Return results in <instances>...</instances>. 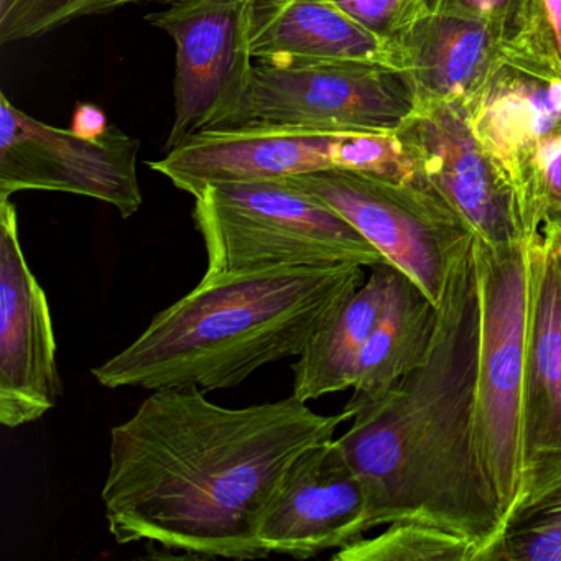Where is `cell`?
<instances>
[{
    "mask_svg": "<svg viewBox=\"0 0 561 561\" xmlns=\"http://www.w3.org/2000/svg\"><path fill=\"white\" fill-rule=\"evenodd\" d=\"M481 561H561V476L525 492Z\"/></svg>",
    "mask_w": 561,
    "mask_h": 561,
    "instance_id": "ffe728a7",
    "label": "cell"
},
{
    "mask_svg": "<svg viewBox=\"0 0 561 561\" xmlns=\"http://www.w3.org/2000/svg\"><path fill=\"white\" fill-rule=\"evenodd\" d=\"M139 147L114 124L100 139L48 126L0 93V202L34 190L71 193L100 199L130 218L144 203Z\"/></svg>",
    "mask_w": 561,
    "mask_h": 561,
    "instance_id": "ba28073f",
    "label": "cell"
},
{
    "mask_svg": "<svg viewBox=\"0 0 561 561\" xmlns=\"http://www.w3.org/2000/svg\"><path fill=\"white\" fill-rule=\"evenodd\" d=\"M146 21L176 48L175 116L163 152L229 113L251 70L245 0H173Z\"/></svg>",
    "mask_w": 561,
    "mask_h": 561,
    "instance_id": "9c48e42d",
    "label": "cell"
},
{
    "mask_svg": "<svg viewBox=\"0 0 561 561\" xmlns=\"http://www.w3.org/2000/svg\"><path fill=\"white\" fill-rule=\"evenodd\" d=\"M379 37L390 41L428 14L432 0H331Z\"/></svg>",
    "mask_w": 561,
    "mask_h": 561,
    "instance_id": "484cf974",
    "label": "cell"
},
{
    "mask_svg": "<svg viewBox=\"0 0 561 561\" xmlns=\"http://www.w3.org/2000/svg\"><path fill=\"white\" fill-rule=\"evenodd\" d=\"M389 264L370 267L363 285L318 328L294 364V396L304 402L353 389L364 346L386 297Z\"/></svg>",
    "mask_w": 561,
    "mask_h": 561,
    "instance_id": "d6986e66",
    "label": "cell"
},
{
    "mask_svg": "<svg viewBox=\"0 0 561 561\" xmlns=\"http://www.w3.org/2000/svg\"><path fill=\"white\" fill-rule=\"evenodd\" d=\"M545 225L557 226V228L561 229V208L554 209L553 213H550Z\"/></svg>",
    "mask_w": 561,
    "mask_h": 561,
    "instance_id": "f546056e",
    "label": "cell"
},
{
    "mask_svg": "<svg viewBox=\"0 0 561 561\" xmlns=\"http://www.w3.org/2000/svg\"><path fill=\"white\" fill-rule=\"evenodd\" d=\"M350 420L291 396L226 409L198 387L152 390L111 430L103 488L117 543L150 541L199 558L259 560V528L295 459Z\"/></svg>",
    "mask_w": 561,
    "mask_h": 561,
    "instance_id": "6da1fadb",
    "label": "cell"
},
{
    "mask_svg": "<svg viewBox=\"0 0 561 561\" xmlns=\"http://www.w3.org/2000/svg\"><path fill=\"white\" fill-rule=\"evenodd\" d=\"M64 383L50 305L19 239L18 208L0 202V423L19 428L57 405Z\"/></svg>",
    "mask_w": 561,
    "mask_h": 561,
    "instance_id": "8fae6325",
    "label": "cell"
},
{
    "mask_svg": "<svg viewBox=\"0 0 561 561\" xmlns=\"http://www.w3.org/2000/svg\"><path fill=\"white\" fill-rule=\"evenodd\" d=\"M530 259L520 499L561 476V261L543 231L530 241Z\"/></svg>",
    "mask_w": 561,
    "mask_h": 561,
    "instance_id": "5bb4252c",
    "label": "cell"
},
{
    "mask_svg": "<svg viewBox=\"0 0 561 561\" xmlns=\"http://www.w3.org/2000/svg\"><path fill=\"white\" fill-rule=\"evenodd\" d=\"M423 182L489 249L530 242L507 173L479 146L462 101L423 107L399 130Z\"/></svg>",
    "mask_w": 561,
    "mask_h": 561,
    "instance_id": "30bf717a",
    "label": "cell"
},
{
    "mask_svg": "<svg viewBox=\"0 0 561 561\" xmlns=\"http://www.w3.org/2000/svg\"><path fill=\"white\" fill-rule=\"evenodd\" d=\"M476 259L481 310L476 436L482 468L505 522L520 499L524 482L522 410L530 310V242L489 249L476 241Z\"/></svg>",
    "mask_w": 561,
    "mask_h": 561,
    "instance_id": "5b68a950",
    "label": "cell"
},
{
    "mask_svg": "<svg viewBox=\"0 0 561 561\" xmlns=\"http://www.w3.org/2000/svg\"><path fill=\"white\" fill-rule=\"evenodd\" d=\"M284 180L340 213L436 305L453 262L474 239L422 176L416 183H396L350 170H321Z\"/></svg>",
    "mask_w": 561,
    "mask_h": 561,
    "instance_id": "52a82bcc",
    "label": "cell"
},
{
    "mask_svg": "<svg viewBox=\"0 0 561 561\" xmlns=\"http://www.w3.org/2000/svg\"><path fill=\"white\" fill-rule=\"evenodd\" d=\"M366 488L337 439L301 453L272 495L259 540L268 554L307 560L369 531Z\"/></svg>",
    "mask_w": 561,
    "mask_h": 561,
    "instance_id": "7c38bea8",
    "label": "cell"
},
{
    "mask_svg": "<svg viewBox=\"0 0 561 561\" xmlns=\"http://www.w3.org/2000/svg\"><path fill=\"white\" fill-rule=\"evenodd\" d=\"M152 2H157V4H170L173 0H116L117 9L133 4H152ZM265 2H271V0H245V5L252 8V5H261L265 4Z\"/></svg>",
    "mask_w": 561,
    "mask_h": 561,
    "instance_id": "83f0119b",
    "label": "cell"
},
{
    "mask_svg": "<svg viewBox=\"0 0 561 561\" xmlns=\"http://www.w3.org/2000/svg\"><path fill=\"white\" fill-rule=\"evenodd\" d=\"M462 103L479 146L514 188L538 144L561 129V77L514 51H502L484 87Z\"/></svg>",
    "mask_w": 561,
    "mask_h": 561,
    "instance_id": "9a60e30c",
    "label": "cell"
},
{
    "mask_svg": "<svg viewBox=\"0 0 561 561\" xmlns=\"http://www.w3.org/2000/svg\"><path fill=\"white\" fill-rule=\"evenodd\" d=\"M252 60L264 64H380L390 44L331 0H271L245 8Z\"/></svg>",
    "mask_w": 561,
    "mask_h": 561,
    "instance_id": "e0dca14e",
    "label": "cell"
},
{
    "mask_svg": "<svg viewBox=\"0 0 561 561\" xmlns=\"http://www.w3.org/2000/svg\"><path fill=\"white\" fill-rule=\"evenodd\" d=\"M479 320L474 238L449 268L425 360L359 407L337 443L366 488L369 530L432 522L472 541L481 561L504 518L476 436Z\"/></svg>",
    "mask_w": 561,
    "mask_h": 561,
    "instance_id": "7a4b0ae2",
    "label": "cell"
},
{
    "mask_svg": "<svg viewBox=\"0 0 561 561\" xmlns=\"http://www.w3.org/2000/svg\"><path fill=\"white\" fill-rule=\"evenodd\" d=\"M193 221L205 242V277L285 265L387 264L340 213L285 180L206 188L195 196Z\"/></svg>",
    "mask_w": 561,
    "mask_h": 561,
    "instance_id": "277c9868",
    "label": "cell"
},
{
    "mask_svg": "<svg viewBox=\"0 0 561 561\" xmlns=\"http://www.w3.org/2000/svg\"><path fill=\"white\" fill-rule=\"evenodd\" d=\"M114 11L116 0H0V44L44 37L78 19Z\"/></svg>",
    "mask_w": 561,
    "mask_h": 561,
    "instance_id": "603a6c76",
    "label": "cell"
},
{
    "mask_svg": "<svg viewBox=\"0 0 561 561\" xmlns=\"http://www.w3.org/2000/svg\"><path fill=\"white\" fill-rule=\"evenodd\" d=\"M507 51L561 77V0H530L524 34Z\"/></svg>",
    "mask_w": 561,
    "mask_h": 561,
    "instance_id": "d4e9b609",
    "label": "cell"
},
{
    "mask_svg": "<svg viewBox=\"0 0 561 561\" xmlns=\"http://www.w3.org/2000/svg\"><path fill=\"white\" fill-rule=\"evenodd\" d=\"M364 268L285 265L203 277L91 374L106 389H231L267 364L300 356L366 282Z\"/></svg>",
    "mask_w": 561,
    "mask_h": 561,
    "instance_id": "3957f363",
    "label": "cell"
},
{
    "mask_svg": "<svg viewBox=\"0 0 561 561\" xmlns=\"http://www.w3.org/2000/svg\"><path fill=\"white\" fill-rule=\"evenodd\" d=\"M541 231H543L545 238L550 241V244L553 245L561 261V229L557 228V226L545 225Z\"/></svg>",
    "mask_w": 561,
    "mask_h": 561,
    "instance_id": "f1b7e54d",
    "label": "cell"
},
{
    "mask_svg": "<svg viewBox=\"0 0 561 561\" xmlns=\"http://www.w3.org/2000/svg\"><path fill=\"white\" fill-rule=\"evenodd\" d=\"M390 67L410 81L419 111L478 93L501 58L497 35L482 22L430 14L390 38Z\"/></svg>",
    "mask_w": 561,
    "mask_h": 561,
    "instance_id": "2e32d148",
    "label": "cell"
},
{
    "mask_svg": "<svg viewBox=\"0 0 561 561\" xmlns=\"http://www.w3.org/2000/svg\"><path fill=\"white\" fill-rule=\"evenodd\" d=\"M111 124L107 123L106 114L94 106V104H78L73 114V124L71 130L84 139H100L110 130Z\"/></svg>",
    "mask_w": 561,
    "mask_h": 561,
    "instance_id": "4316f807",
    "label": "cell"
},
{
    "mask_svg": "<svg viewBox=\"0 0 561 561\" xmlns=\"http://www.w3.org/2000/svg\"><path fill=\"white\" fill-rule=\"evenodd\" d=\"M530 0H432L430 12L482 22L492 28L508 50L517 44L527 24Z\"/></svg>",
    "mask_w": 561,
    "mask_h": 561,
    "instance_id": "cb8c5ba5",
    "label": "cell"
},
{
    "mask_svg": "<svg viewBox=\"0 0 561 561\" xmlns=\"http://www.w3.org/2000/svg\"><path fill=\"white\" fill-rule=\"evenodd\" d=\"M515 193L525 236L531 241L548 215L561 208V129L538 144L515 180Z\"/></svg>",
    "mask_w": 561,
    "mask_h": 561,
    "instance_id": "7402d4cb",
    "label": "cell"
},
{
    "mask_svg": "<svg viewBox=\"0 0 561 561\" xmlns=\"http://www.w3.org/2000/svg\"><path fill=\"white\" fill-rule=\"evenodd\" d=\"M472 541L432 522L397 520L333 554L337 561H478Z\"/></svg>",
    "mask_w": 561,
    "mask_h": 561,
    "instance_id": "44dd1931",
    "label": "cell"
},
{
    "mask_svg": "<svg viewBox=\"0 0 561 561\" xmlns=\"http://www.w3.org/2000/svg\"><path fill=\"white\" fill-rule=\"evenodd\" d=\"M416 113L419 101L410 81L387 65H274L254 60L234 106L213 129L399 133Z\"/></svg>",
    "mask_w": 561,
    "mask_h": 561,
    "instance_id": "8992f818",
    "label": "cell"
},
{
    "mask_svg": "<svg viewBox=\"0 0 561 561\" xmlns=\"http://www.w3.org/2000/svg\"><path fill=\"white\" fill-rule=\"evenodd\" d=\"M341 134L297 127L202 130L149 167L195 198L211 186L334 170Z\"/></svg>",
    "mask_w": 561,
    "mask_h": 561,
    "instance_id": "4fadbf2b",
    "label": "cell"
},
{
    "mask_svg": "<svg viewBox=\"0 0 561 561\" xmlns=\"http://www.w3.org/2000/svg\"><path fill=\"white\" fill-rule=\"evenodd\" d=\"M438 320V305L399 268H387L386 297L376 327L364 346L356 382L343 412L379 399L425 360Z\"/></svg>",
    "mask_w": 561,
    "mask_h": 561,
    "instance_id": "ac0fdd59",
    "label": "cell"
}]
</instances>
